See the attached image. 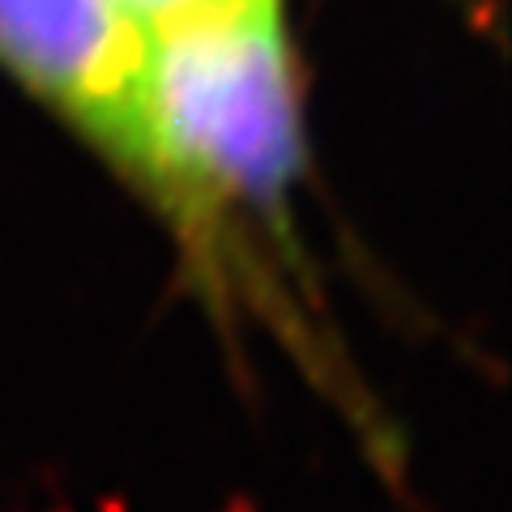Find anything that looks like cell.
I'll use <instances>...</instances> for the list:
<instances>
[{"label": "cell", "mask_w": 512, "mask_h": 512, "mask_svg": "<svg viewBox=\"0 0 512 512\" xmlns=\"http://www.w3.org/2000/svg\"><path fill=\"white\" fill-rule=\"evenodd\" d=\"M133 171L171 205H269L303 167L282 0L231 5L141 35Z\"/></svg>", "instance_id": "obj_1"}, {"label": "cell", "mask_w": 512, "mask_h": 512, "mask_svg": "<svg viewBox=\"0 0 512 512\" xmlns=\"http://www.w3.org/2000/svg\"><path fill=\"white\" fill-rule=\"evenodd\" d=\"M141 30L120 0H0V69L133 167Z\"/></svg>", "instance_id": "obj_2"}, {"label": "cell", "mask_w": 512, "mask_h": 512, "mask_svg": "<svg viewBox=\"0 0 512 512\" xmlns=\"http://www.w3.org/2000/svg\"><path fill=\"white\" fill-rule=\"evenodd\" d=\"M218 5H231V0H120V9L141 30H154V26L175 22V18H192V13H205V9H218Z\"/></svg>", "instance_id": "obj_3"}]
</instances>
